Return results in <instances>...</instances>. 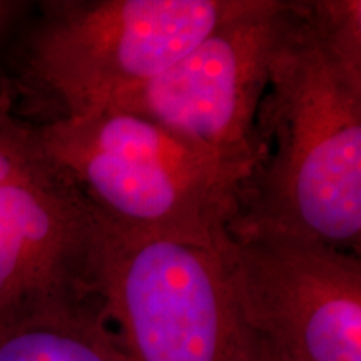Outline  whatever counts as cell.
I'll return each instance as SVG.
<instances>
[{"label":"cell","instance_id":"6da1fadb","mask_svg":"<svg viewBox=\"0 0 361 361\" xmlns=\"http://www.w3.org/2000/svg\"><path fill=\"white\" fill-rule=\"evenodd\" d=\"M256 141L259 161L229 233L290 234L360 255L361 79L322 42L305 2L273 56Z\"/></svg>","mask_w":361,"mask_h":361},{"label":"cell","instance_id":"7a4b0ae2","mask_svg":"<svg viewBox=\"0 0 361 361\" xmlns=\"http://www.w3.org/2000/svg\"><path fill=\"white\" fill-rule=\"evenodd\" d=\"M34 128L99 224L121 234L221 250L256 168L111 107Z\"/></svg>","mask_w":361,"mask_h":361},{"label":"cell","instance_id":"3957f363","mask_svg":"<svg viewBox=\"0 0 361 361\" xmlns=\"http://www.w3.org/2000/svg\"><path fill=\"white\" fill-rule=\"evenodd\" d=\"M247 0H62L27 40L20 90L42 124L102 109L156 78Z\"/></svg>","mask_w":361,"mask_h":361},{"label":"cell","instance_id":"277c9868","mask_svg":"<svg viewBox=\"0 0 361 361\" xmlns=\"http://www.w3.org/2000/svg\"><path fill=\"white\" fill-rule=\"evenodd\" d=\"M94 286L128 361H233L245 340L214 247L101 226Z\"/></svg>","mask_w":361,"mask_h":361},{"label":"cell","instance_id":"5b68a950","mask_svg":"<svg viewBox=\"0 0 361 361\" xmlns=\"http://www.w3.org/2000/svg\"><path fill=\"white\" fill-rule=\"evenodd\" d=\"M246 329L288 361H361V259L313 239L229 233L219 250Z\"/></svg>","mask_w":361,"mask_h":361},{"label":"cell","instance_id":"8992f818","mask_svg":"<svg viewBox=\"0 0 361 361\" xmlns=\"http://www.w3.org/2000/svg\"><path fill=\"white\" fill-rule=\"evenodd\" d=\"M295 4L247 0L173 66L106 107L146 117L189 142L258 164L256 117Z\"/></svg>","mask_w":361,"mask_h":361},{"label":"cell","instance_id":"52a82bcc","mask_svg":"<svg viewBox=\"0 0 361 361\" xmlns=\"http://www.w3.org/2000/svg\"><path fill=\"white\" fill-rule=\"evenodd\" d=\"M101 224L44 152L0 180V329L96 298Z\"/></svg>","mask_w":361,"mask_h":361},{"label":"cell","instance_id":"ba28073f","mask_svg":"<svg viewBox=\"0 0 361 361\" xmlns=\"http://www.w3.org/2000/svg\"><path fill=\"white\" fill-rule=\"evenodd\" d=\"M0 361H128L99 301L32 314L0 329Z\"/></svg>","mask_w":361,"mask_h":361},{"label":"cell","instance_id":"9c48e42d","mask_svg":"<svg viewBox=\"0 0 361 361\" xmlns=\"http://www.w3.org/2000/svg\"><path fill=\"white\" fill-rule=\"evenodd\" d=\"M305 12L311 27L336 61L361 79V2L310 0Z\"/></svg>","mask_w":361,"mask_h":361},{"label":"cell","instance_id":"30bf717a","mask_svg":"<svg viewBox=\"0 0 361 361\" xmlns=\"http://www.w3.org/2000/svg\"><path fill=\"white\" fill-rule=\"evenodd\" d=\"M44 157L34 124L22 123L12 112L7 84L0 82V180L29 168Z\"/></svg>","mask_w":361,"mask_h":361},{"label":"cell","instance_id":"8fae6325","mask_svg":"<svg viewBox=\"0 0 361 361\" xmlns=\"http://www.w3.org/2000/svg\"><path fill=\"white\" fill-rule=\"evenodd\" d=\"M233 361H288L283 355H279L269 343L261 340L250 329H246L245 340L239 346Z\"/></svg>","mask_w":361,"mask_h":361}]
</instances>
